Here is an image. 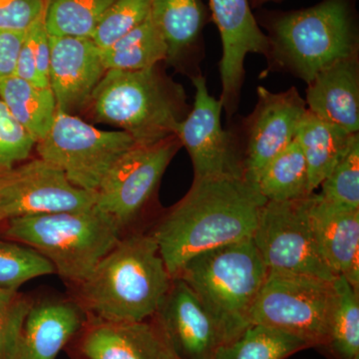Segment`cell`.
Masks as SVG:
<instances>
[{"instance_id":"1","label":"cell","mask_w":359,"mask_h":359,"mask_svg":"<svg viewBox=\"0 0 359 359\" xmlns=\"http://www.w3.org/2000/svg\"><path fill=\"white\" fill-rule=\"evenodd\" d=\"M266 203L241 177L194 179L151 233L172 278L201 252L252 238Z\"/></svg>"},{"instance_id":"2","label":"cell","mask_w":359,"mask_h":359,"mask_svg":"<svg viewBox=\"0 0 359 359\" xmlns=\"http://www.w3.org/2000/svg\"><path fill=\"white\" fill-rule=\"evenodd\" d=\"M172 278L155 238H120L79 287V306L92 320L141 321L153 318L171 287Z\"/></svg>"},{"instance_id":"3","label":"cell","mask_w":359,"mask_h":359,"mask_svg":"<svg viewBox=\"0 0 359 359\" xmlns=\"http://www.w3.org/2000/svg\"><path fill=\"white\" fill-rule=\"evenodd\" d=\"M84 110L93 121L119 127L137 145H151L174 136L191 107L183 86L158 65L106 71Z\"/></svg>"},{"instance_id":"4","label":"cell","mask_w":359,"mask_h":359,"mask_svg":"<svg viewBox=\"0 0 359 359\" xmlns=\"http://www.w3.org/2000/svg\"><path fill=\"white\" fill-rule=\"evenodd\" d=\"M268 273L254 241L248 238L201 252L175 278L190 287L211 316L224 346L250 325V309Z\"/></svg>"},{"instance_id":"5","label":"cell","mask_w":359,"mask_h":359,"mask_svg":"<svg viewBox=\"0 0 359 359\" xmlns=\"http://www.w3.org/2000/svg\"><path fill=\"white\" fill-rule=\"evenodd\" d=\"M269 61L306 84L341 58L358 53V27L349 0H325L276 15L268 25Z\"/></svg>"},{"instance_id":"6","label":"cell","mask_w":359,"mask_h":359,"mask_svg":"<svg viewBox=\"0 0 359 359\" xmlns=\"http://www.w3.org/2000/svg\"><path fill=\"white\" fill-rule=\"evenodd\" d=\"M4 235L32 247L56 273L79 285L121 238L122 229L95 208L7 219Z\"/></svg>"},{"instance_id":"7","label":"cell","mask_w":359,"mask_h":359,"mask_svg":"<svg viewBox=\"0 0 359 359\" xmlns=\"http://www.w3.org/2000/svg\"><path fill=\"white\" fill-rule=\"evenodd\" d=\"M334 280L269 271L250 309V325L282 330L320 348L327 342L337 304Z\"/></svg>"},{"instance_id":"8","label":"cell","mask_w":359,"mask_h":359,"mask_svg":"<svg viewBox=\"0 0 359 359\" xmlns=\"http://www.w3.org/2000/svg\"><path fill=\"white\" fill-rule=\"evenodd\" d=\"M137 145L124 131H103L57 110L48 134L35 145L39 158L57 167L70 183L96 192L118 159Z\"/></svg>"},{"instance_id":"9","label":"cell","mask_w":359,"mask_h":359,"mask_svg":"<svg viewBox=\"0 0 359 359\" xmlns=\"http://www.w3.org/2000/svg\"><path fill=\"white\" fill-rule=\"evenodd\" d=\"M309 197L266 202L252 241L269 271L302 273L334 280L321 254L309 214Z\"/></svg>"},{"instance_id":"10","label":"cell","mask_w":359,"mask_h":359,"mask_svg":"<svg viewBox=\"0 0 359 359\" xmlns=\"http://www.w3.org/2000/svg\"><path fill=\"white\" fill-rule=\"evenodd\" d=\"M182 147L176 135L151 145H135L113 165L96 191L94 208L120 228L129 226L153 197Z\"/></svg>"},{"instance_id":"11","label":"cell","mask_w":359,"mask_h":359,"mask_svg":"<svg viewBox=\"0 0 359 359\" xmlns=\"http://www.w3.org/2000/svg\"><path fill=\"white\" fill-rule=\"evenodd\" d=\"M96 192L70 183L65 173L41 158L0 174V215L4 221L20 217L87 211Z\"/></svg>"},{"instance_id":"12","label":"cell","mask_w":359,"mask_h":359,"mask_svg":"<svg viewBox=\"0 0 359 359\" xmlns=\"http://www.w3.org/2000/svg\"><path fill=\"white\" fill-rule=\"evenodd\" d=\"M195 87L193 107L176 129L180 143L192 160L194 179L215 177L243 178V157L235 135L223 129V105L210 95L205 79L192 76Z\"/></svg>"},{"instance_id":"13","label":"cell","mask_w":359,"mask_h":359,"mask_svg":"<svg viewBox=\"0 0 359 359\" xmlns=\"http://www.w3.org/2000/svg\"><path fill=\"white\" fill-rule=\"evenodd\" d=\"M306 101L292 87L273 93L259 86L257 102L245 120L243 178L255 187L266 165L295 139L304 113Z\"/></svg>"},{"instance_id":"14","label":"cell","mask_w":359,"mask_h":359,"mask_svg":"<svg viewBox=\"0 0 359 359\" xmlns=\"http://www.w3.org/2000/svg\"><path fill=\"white\" fill-rule=\"evenodd\" d=\"M212 18L218 26L223 45L219 61L222 95L219 101L231 116L237 112L245 77L248 54L268 57V35L262 32L250 9V0H210Z\"/></svg>"},{"instance_id":"15","label":"cell","mask_w":359,"mask_h":359,"mask_svg":"<svg viewBox=\"0 0 359 359\" xmlns=\"http://www.w3.org/2000/svg\"><path fill=\"white\" fill-rule=\"evenodd\" d=\"M153 318L178 359H215L224 346L214 320L180 278H173Z\"/></svg>"},{"instance_id":"16","label":"cell","mask_w":359,"mask_h":359,"mask_svg":"<svg viewBox=\"0 0 359 359\" xmlns=\"http://www.w3.org/2000/svg\"><path fill=\"white\" fill-rule=\"evenodd\" d=\"M49 86L57 110L76 115L107 71L102 49L90 37L49 36Z\"/></svg>"},{"instance_id":"17","label":"cell","mask_w":359,"mask_h":359,"mask_svg":"<svg viewBox=\"0 0 359 359\" xmlns=\"http://www.w3.org/2000/svg\"><path fill=\"white\" fill-rule=\"evenodd\" d=\"M79 342L85 359H178L154 318L90 321Z\"/></svg>"},{"instance_id":"18","label":"cell","mask_w":359,"mask_h":359,"mask_svg":"<svg viewBox=\"0 0 359 359\" xmlns=\"http://www.w3.org/2000/svg\"><path fill=\"white\" fill-rule=\"evenodd\" d=\"M309 214L327 266L359 290V209L311 194Z\"/></svg>"},{"instance_id":"19","label":"cell","mask_w":359,"mask_h":359,"mask_svg":"<svg viewBox=\"0 0 359 359\" xmlns=\"http://www.w3.org/2000/svg\"><path fill=\"white\" fill-rule=\"evenodd\" d=\"M306 108L330 124L358 134L359 130L358 53L335 61L308 84Z\"/></svg>"},{"instance_id":"20","label":"cell","mask_w":359,"mask_h":359,"mask_svg":"<svg viewBox=\"0 0 359 359\" xmlns=\"http://www.w3.org/2000/svg\"><path fill=\"white\" fill-rule=\"evenodd\" d=\"M86 313L69 301L33 304L26 316L15 359H56L63 347L83 330Z\"/></svg>"},{"instance_id":"21","label":"cell","mask_w":359,"mask_h":359,"mask_svg":"<svg viewBox=\"0 0 359 359\" xmlns=\"http://www.w3.org/2000/svg\"><path fill=\"white\" fill-rule=\"evenodd\" d=\"M150 16L166 42L165 62L183 68L197 56L208 18L202 0H151Z\"/></svg>"},{"instance_id":"22","label":"cell","mask_w":359,"mask_h":359,"mask_svg":"<svg viewBox=\"0 0 359 359\" xmlns=\"http://www.w3.org/2000/svg\"><path fill=\"white\" fill-rule=\"evenodd\" d=\"M358 134L318 119L309 110L297 127L295 140L308 165L309 186L314 192L346 154Z\"/></svg>"},{"instance_id":"23","label":"cell","mask_w":359,"mask_h":359,"mask_svg":"<svg viewBox=\"0 0 359 359\" xmlns=\"http://www.w3.org/2000/svg\"><path fill=\"white\" fill-rule=\"evenodd\" d=\"M0 100L36 143L48 134L57 112L50 86H39L13 75L0 81Z\"/></svg>"},{"instance_id":"24","label":"cell","mask_w":359,"mask_h":359,"mask_svg":"<svg viewBox=\"0 0 359 359\" xmlns=\"http://www.w3.org/2000/svg\"><path fill=\"white\" fill-rule=\"evenodd\" d=\"M255 188L266 202L302 199L313 194L304 153L297 140L266 165Z\"/></svg>"},{"instance_id":"25","label":"cell","mask_w":359,"mask_h":359,"mask_svg":"<svg viewBox=\"0 0 359 359\" xmlns=\"http://www.w3.org/2000/svg\"><path fill=\"white\" fill-rule=\"evenodd\" d=\"M102 57L107 70L147 69L166 61L167 45L149 15L140 25L102 49Z\"/></svg>"},{"instance_id":"26","label":"cell","mask_w":359,"mask_h":359,"mask_svg":"<svg viewBox=\"0 0 359 359\" xmlns=\"http://www.w3.org/2000/svg\"><path fill=\"white\" fill-rule=\"evenodd\" d=\"M334 285L337 304L330 334L318 349L328 359H359V292L342 276Z\"/></svg>"},{"instance_id":"27","label":"cell","mask_w":359,"mask_h":359,"mask_svg":"<svg viewBox=\"0 0 359 359\" xmlns=\"http://www.w3.org/2000/svg\"><path fill=\"white\" fill-rule=\"evenodd\" d=\"M304 340L263 325H250L231 344L219 349L215 359H287L309 348Z\"/></svg>"},{"instance_id":"28","label":"cell","mask_w":359,"mask_h":359,"mask_svg":"<svg viewBox=\"0 0 359 359\" xmlns=\"http://www.w3.org/2000/svg\"><path fill=\"white\" fill-rule=\"evenodd\" d=\"M115 0H44L49 36L90 37Z\"/></svg>"},{"instance_id":"29","label":"cell","mask_w":359,"mask_h":359,"mask_svg":"<svg viewBox=\"0 0 359 359\" xmlns=\"http://www.w3.org/2000/svg\"><path fill=\"white\" fill-rule=\"evenodd\" d=\"M54 273L50 261L33 248L0 241V289L18 292L23 283Z\"/></svg>"},{"instance_id":"30","label":"cell","mask_w":359,"mask_h":359,"mask_svg":"<svg viewBox=\"0 0 359 359\" xmlns=\"http://www.w3.org/2000/svg\"><path fill=\"white\" fill-rule=\"evenodd\" d=\"M151 11V0H115L104 13L91 39L106 49L144 22Z\"/></svg>"},{"instance_id":"31","label":"cell","mask_w":359,"mask_h":359,"mask_svg":"<svg viewBox=\"0 0 359 359\" xmlns=\"http://www.w3.org/2000/svg\"><path fill=\"white\" fill-rule=\"evenodd\" d=\"M50 44L44 25V13L25 32L18 55L15 76L39 86H49Z\"/></svg>"},{"instance_id":"32","label":"cell","mask_w":359,"mask_h":359,"mask_svg":"<svg viewBox=\"0 0 359 359\" xmlns=\"http://www.w3.org/2000/svg\"><path fill=\"white\" fill-rule=\"evenodd\" d=\"M320 186L325 200L359 209V136Z\"/></svg>"},{"instance_id":"33","label":"cell","mask_w":359,"mask_h":359,"mask_svg":"<svg viewBox=\"0 0 359 359\" xmlns=\"http://www.w3.org/2000/svg\"><path fill=\"white\" fill-rule=\"evenodd\" d=\"M33 302L16 290L0 289V359H15L21 332Z\"/></svg>"},{"instance_id":"34","label":"cell","mask_w":359,"mask_h":359,"mask_svg":"<svg viewBox=\"0 0 359 359\" xmlns=\"http://www.w3.org/2000/svg\"><path fill=\"white\" fill-rule=\"evenodd\" d=\"M36 142L0 100V174L28 159Z\"/></svg>"},{"instance_id":"35","label":"cell","mask_w":359,"mask_h":359,"mask_svg":"<svg viewBox=\"0 0 359 359\" xmlns=\"http://www.w3.org/2000/svg\"><path fill=\"white\" fill-rule=\"evenodd\" d=\"M43 13L44 0H0V29L25 32Z\"/></svg>"},{"instance_id":"36","label":"cell","mask_w":359,"mask_h":359,"mask_svg":"<svg viewBox=\"0 0 359 359\" xmlns=\"http://www.w3.org/2000/svg\"><path fill=\"white\" fill-rule=\"evenodd\" d=\"M25 32L0 29V81L15 75Z\"/></svg>"},{"instance_id":"37","label":"cell","mask_w":359,"mask_h":359,"mask_svg":"<svg viewBox=\"0 0 359 359\" xmlns=\"http://www.w3.org/2000/svg\"><path fill=\"white\" fill-rule=\"evenodd\" d=\"M273 1H280V0H250V4H252V6H263L264 4Z\"/></svg>"},{"instance_id":"38","label":"cell","mask_w":359,"mask_h":359,"mask_svg":"<svg viewBox=\"0 0 359 359\" xmlns=\"http://www.w3.org/2000/svg\"><path fill=\"white\" fill-rule=\"evenodd\" d=\"M1 222H4V219H2L1 215H0V223H1Z\"/></svg>"}]
</instances>
